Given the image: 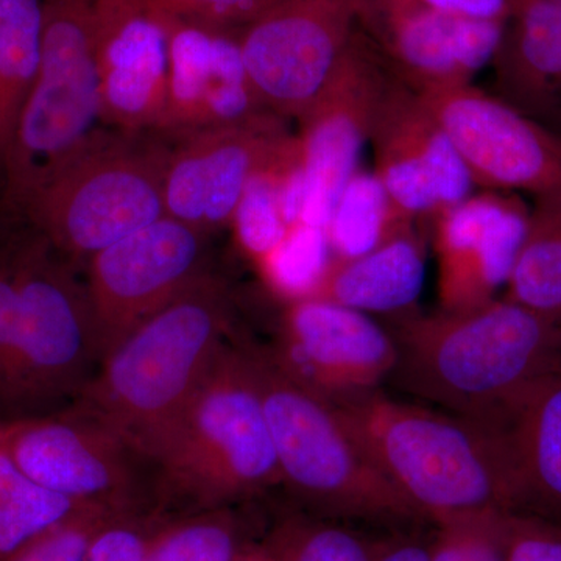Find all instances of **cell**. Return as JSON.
Here are the masks:
<instances>
[{
  "instance_id": "1",
  "label": "cell",
  "mask_w": 561,
  "mask_h": 561,
  "mask_svg": "<svg viewBox=\"0 0 561 561\" xmlns=\"http://www.w3.org/2000/svg\"><path fill=\"white\" fill-rule=\"evenodd\" d=\"M390 381L431 408L490 426L561 370V320L494 298L479 308L408 316Z\"/></svg>"
},
{
  "instance_id": "2",
  "label": "cell",
  "mask_w": 561,
  "mask_h": 561,
  "mask_svg": "<svg viewBox=\"0 0 561 561\" xmlns=\"http://www.w3.org/2000/svg\"><path fill=\"white\" fill-rule=\"evenodd\" d=\"M234 332L227 284L203 273L103 357L69 408L101 421L147 459Z\"/></svg>"
},
{
  "instance_id": "3",
  "label": "cell",
  "mask_w": 561,
  "mask_h": 561,
  "mask_svg": "<svg viewBox=\"0 0 561 561\" xmlns=\"http://www.w3.org/2000/svg\"><path fill=\"white\" fill-rule=\"evenodd\" d=\"M332 404L424 522L516 513L511 465L494 427L379 389Z\"/></svg>"
},
{
  "instance_id": "4",
  "label": "cell",
  "mask_w": 561,
  "mask_h": 561,
  "mask_svg": "<svg viewBox=\"0 0 561 561\" xmlns=\"http://www.w3.org/2000/svg\"><path fill=\"white\" fill-rule=\"evenodd\" d=\"M147 460L154 512L168 518L242 505L280 486L260 391L236 332Z\"/></svg>"
},
{
  "instance_id": "5",
  "label": "cell",
  "mask_w": 561,
  "mask_h": 561,
  "mask_svg": "<svg viewBox=\"0 0 561 561\" xmlns=\"http://www.w3.org/2000/svg\"><path fill=\"white\" fill-rule=\"evenodd\" d=\"M271 430L284 486L313 516L413 527L426 523L376 467L324 400L280 370L264 345L241 337Z\"/></svg>"
},
{
  "instance_id": "6",
  "label": "cell",
  "mask_w": 561,
  "mask_h": 561,
  "mask_svg": "<svg viewBox=\"0 0 561 561\" xmlns=\"http://www.w3.org/2000/svg\"><path fill=\"white\" fill-rule=\"evenodd\" d=\"M171 147L157 133L102 127L11 201L77 267L165 216Z\"/></svg>"
},
{
  "instance_id": "7",
  "label": "cell",
  "mask_w": 561,
  "mask_h": 561,
  "mask_svg": "<svg viewBox=\"0 0 561 561\" xmlns=\"http://www.w3.org/2000/svg\"><path fill=\"white\" fill-rule=\"evenodd\" d=\"M79 271L41 232L0 351V421L68 408L98 371V330Z\"/></svg>"
},
{
  "instance_id": "8",
  "label": "cell",
  "mask_w": 561,
  "mask_h": 561,
  "mask_svg": "<svg viewBox=\"0 0 561 561\" xmlns=\"http://www.w3.org/2000/svg\"><path fill=\"white\" fill-rule=\"evenodd\" d=\"M99 0H43L38 79L7 158L11 201L101 130L95 57Z\"/></svg>"
},
{
  "instance_id": "9",
  "label": "cell",
  "mask_w": 561,
  "mask_h": 561,
  "mask_svg": "<svg viewBox=\"0 0 561 561\" xmlns=\"http://www.w3.org/2000/svg\"><path fill=\"white\" fill-rule=\"evenodd\" d=\"M7 451L28 478L79 505L154 512L149 460L101 421L65 408L0 421Z\"/></svg>"
},
{
  "instance_id": "10",
  "label": "cell",
  "mask_w": 561,
  "mask_h": 561,
  "mask_svg": "<svg viewBox=\"0 0 561 561\" xmlns=\"http://www.w3.org/2000/svg\"><path fill=\"white\" fill-rule=\"evenodd\" d=\"M364 0H271L241 32L243 60L265 108L300 117L360 27Z\"/></svg>"
},
{
  "instance_id": "11",
  "label": "cell",
  "mask_w": 561,
  "mask_h": 561,
  "mask_svg": "<svg viewBox=\"0 0 561 561\" xmlns=\"http://www.w3.org/2000/svg\"><path fill=\"white\" fill-rule=\"evenodd\" d=\"M209 232L169 216L87 261L101 362L135 328L209 272Z\"/></svg>"
},
{
  "instance_id": "12",
  "label": "cell",
  "mask_w": 561,
  "mask_h": 561,
  "mask_svg": "<svg viewBox=\"0 0 561 561\" xmlns=\"http://www.w3.org/2000/svg\"><path fill=\"white\" fill-rule=\"evenodd\" d=\"M419 95L478 186L524 192L535 201L561 194V147L556 135L472 84Z\"/></svg>"
},
{
  "instance_id": "13",
  "label": "cell",
  "mask_w": 561,
  "mask_h": 561,
  "mask_svg": "<svg viewBox=\"0 0 561 561\" xmlns=\"http://www.w3.org/2000/svg\"><path fill=\"white\" fill-rule=\"evenodd\" d=\"M391 77L359 27L330 83L298 117L308 180L301 224L328 230L335 203L357 172Z\"/></svg>"
},
{
  "instance_id": "14",
  "label": "cell",
  "mask_w": 561,
  "mask_h": 561,
  "mask_svg": "<svg viewBox=\"0 0 561 561\" xmlns=\"http://www.w3.org/2000/svg\"><path fill=\"white\" fill-rule=\"evenodd\" d=\"M265 350L294 381L331 402L378 390L398 364L397 339L381 324L319 298L286 301Z\"/></svg>"
},
{
  "instance_id": "15",
  "label": "cell",
  "mask_w": 561,
  "mask_h": 561,
  "mask_svg": "<svg viewBox=\"0 0 561 561\" xmlns=\"http://www.w3.org/2000/svg\"><path fill=\"white\" fill-rule=\"evenodd\" d=\"M376 175L402 220L434 217L471 197L467 164L420 95L391 77L373 122Z\"/></svg>"
},
{
  "instance_id": "16",
  "label": "cell",
  "mask_w": 561,
  "mask_h": 561,
  "mask_svg": "<svg viewBox=\"0 0 561 561\" xmlns=\"http://www.w3.org/2000/svg\"><path fill=\"white\" fill-rule=\"evenodd\" d=\"M158 14V13H157ZM168 33L169 83L157 135L176 139L271 113L251 83L241 32L158 14Z\"/></svg>"
},
{
  "instance_id": "17",
  "label": "cell",
  "mask_w": 561,
  "mask_h": 561,
  "mask_svg": "<svg viewBox=\"0 0 561 561\" xmlns=\"http://www.w3.org/2000/svg\"><path fill=\"white\" fill-rule=\"evenodd\" d=\"M360 27L387 69L415 92L471 84L493 62L504 22L451 16L390 0H364Z\"/></svg>"
},
{
  "instance_id": "18",
  "label": "cell",
  "mask_w": 561,
  "mask_h": 561,
  "mask_svg": "<svg viewBox=\"0 0 561 561\" xmlns=\"http://www.w3.org/2000/svg\"><path fill=\"white\" fill-rule=\"evenodd\" d=\"M289 133L267 113L176 139L164 175V213L213 234L231 227L247 184Z\"/></svg>"
},
{
  "instance_id": "19",
  "label": "cell",
  "mask_w": 561,
  "mask_h": 561,
  "mask_svg": "<svg viewBox=\"0 0 561 561\" xmlns=\"http://www.w3.org/2000/svg\"><path fill=\"white\" fill-rule=\"evenodd\" d=\"M95 57L102 127L157 133L169 83L161 18L142 0H99Z\"/></svg>"
},
{
  "instance_id": "20",
  "label": "cell",
  "mask_w": 561,
  "mask_h": 561,
  "mask_svg": "<svg viewBox=\"0 0 561 561\" xmlns=\"http://www.w3.org/2000/svg\"><path fill=\"white\" fill-rule=\"evenodd\" d=\"M529 214L515 197L489 191L435 219L442 311H468L497 298L526 238Z\"/></svg>"
},
{
  "instance_id": "21",
  "label": "cell",
  "mask_w": 561,
  "mask_h": 561,
  "mask_svg": "<svg viewBox=\"0 0 561 561\" xmlns=\"http://www.w3.org/2000/svg\"><path fill=\"white\" fill-rule=\"evenodd\" d=\"M491 427L511 465L516 513L561 527V370L524 391Z\"/></svg>"
},
{
  "instance_id": "22",
  "label": "cell",
  "mask_w": 561,
  "mask_h": 561,
  "mask_svg": "<svg viewBox=\"0 0 561 561\" xmlns=\"http://www.w3.org/2000/svg\"><path fill=\"white\" fill-rule=\"evenodd\" d=\"M493 62L497 98L561 136V2L518 0Z\"/></svg>"
},
{
  "instance_id": "23",
  "label": "cell",
  "mask_w": 561,
  "mask_h": 561,
  "mask_svg": "<svg viewBox=\"0 0 561 561\" xmlns=\"http://www.w3.org/2000/svg\"><path fill=\"white\" fill-rule=\"evenodd\" d=\"M426 278L423 243L412 225L378 249L350 261L331 260L311 297L364 313L412 316Z\"/></svg>"
},
{
  "instance_id": "24",
  "label": "cell",
  "mask_w": 561,
  "mask_h": 561,
  "mask_svg": "<svg viewBox=\"0 0 561 561\" xmlns=\"http://www.w3.org/2000/svg\"><path fill=\"white\" fill-rule=\"evenodd\" d=\"M43 0H0V161L9 158L22 110L38 79Z\"/></svg>"
},
{
  "instance_id": "25",
  "label": "cell",
  "mask_w": 561,
  "mask_h": 561,
  "mask_svg": "<svg viewBox=\"0 0 561 561\" xmlns=\"http://www.w3.org/2000/svg\"><path fill=\"white\" fill-rule=\"evenodd\" d=\"M504 298L561 320V194L537 201Z\"/></svg>"
},
{
  "instance_id": "26",
  "label": "cell",
  "mask_w": 561,
  "mask_h": 561,
  "mask_svg": "<svg viewBox=\"0 0 561 561\" xmlns=\"http://www.w3.org/2000/svg\"><path fill=\"white\" fill-rule=\"evenodd\" d=\"M408 225L412 224L398 216L379 176L357 171L342 191L328 225L332 260L364 256Z\"/></svg>"
},
{
  "instance_id": "27",
  "label": "cell",
  "mask_w": 561,
  "mask_h": 561,
  "mask_svg": "<svg viewBox=\"0 0 561 561\" xmlns=\"http://www.w3.org/2000/svg\"><path fill=\"white\" fill-rule=\"evenodd\" d=\"M241 505L168 518L154 531L142 561H234L249 541Z\"/></svg>"
},
{
  "instance_id": "28",
  "label": "cell",
  "mask_w": 561,
  "mask_h": 561,
  "mask_svg": "<svg viewBox=\"0 0 561 561\" xmlns=\"http://www.w3.org/2000/svg\"><path fill=\"white\" fill-rule=\"evenodd\" d=\"M81 507L28 478L0 437V561Z\"/></svg>"
},
{
  "instance_id": "29",
  "label": "cell",
  "mask_w": 561,
  "mask_h": 561,
  "mask_svg": "<svg viewBox=\"0 0 561 561\" xmlns=\"http://www.w3.org/2000/svg\"><path fill=\"white\" fill-rule=\"evenodd\" d=\"M264 545L275 561H375V541L313 515L284 518Z\"/></svg>"
},
{
  "instance_id": "30",
  "label": "cell",
  "mask_w": 561,
  "mask_h": 561,
  "mask_svg": "<svg viewBox=\"0 0 561 561\" xmlns=\"http://www.w3.org/2000/svg\"><path fill=\"white\" fill-rule=\"evenodd\" d=\"M332 260L328 230L300 224L261 262L262 276L286 301L311 297Z\"/></svg>"
},
{
  "instance_id": "31",
  "label": "cell",
  "mask_w": 561,
  "mask_h": 561,
  "mask_svg": "<svg viewBox=\"0 0 561 561\" xmlns=\"http://www.w3.org/2000/svg\"><path fill=\"white\" fill-rule=\"evenodd\" d=\"M278 149L260 171L251 176L231 221L239 245L251 260L257 262V265L284 241L289 231L280 213L275 168H273Z\"/></svg>"
},
{
  "instance_id": "32",
  "label": "cell",
  "mask_w": 561,
  "mask_h": 561,
  "mask_svg": "<svg viewBox=\"0 0 561 561\" xmlns=\"http://www.w3.org/2000/svg\"><path fill=\"white\" fill-rule=\"evenodd\" d=\"M39 234L21 209L0 202V351L13 331L22 284Z\"/></svg>"
},
{
  "instance_id": "33",
  "label": "cell",
  "mask_w": 561,
  "mask_h": 561,
  "mask_svg": "<svg viewBox=\"0 0 561 561\" xmlns=\"http://www.w3.org/2000/svg\"><path fill=\"white\" fill-rule=\"evenodd\" d=\"M508 515L489 513L435 526L427 561H504Z\"/></svg>"
},
{
  "instance_id": "34",
  "label": "cell",
  "mask_w": 561,
  "mask_h": 561,
  "mask_svg": "<svg viewBox=\"0 0 561 561\" xmlns=\"http://www.w3.org/2000/svg\"><path fill=\"white\" fill-rule=\"evenodd\" d=\"M119 515L125 513L84 505L2 561H83L95 535Z\"/></svg>"
},
{
  "instance_id": "35",
  "label": "cell",
  "mask_w": 561,
  "mask_h": 561,
  "mask_svg": "<svg viewBox=\"0 0 561 561\" xmlns=\"http://www.w3.org/2000/svg\"><path fill=\"white\" fill-rule=\"evenodd\" d=\"M168 516L157 512L116 516L98 535L83 561H142L154 531Z\"/></svg>"
},
{
  "instance_id": "36",
  "label": "cell",
  "mask_w": 561,
  "mask_h": 561,
  "mask_svg": "<svg viewBox=\"0 0 561 561\" xmlns=\"http://www.w3.org/2000/svg\"><path fill=\"white\" fill-rule=\"evenodd\" d=\"M154 13L179 20L238 28L256 20L271 0H142Z\"/></svg>"
},
{
  "instance_id": "37",
  "label": "cell",
  "mask_w": 561,
  "mask_h": 561,
  "mask_svg": "<svg viewBox=\"0 0 561 561\" xmlns=\"http://www.w3.org/2000/svg\"><path fill=\"white\" fill-rule=\"evenodd\" d=\"M504 561H561V527L537 516L511 513Z\"/></svg>"
},
{
  "instance_id": "38",
  "label": "cell",
  "mask_w": 561,
  "mask_h": 561,
  "mask_svg": "<svg viewBox=\"0 0 561 561\" xmlns=\"http://www.w3.org/2000/svg\"><path fill=\"white\" fill-rule=\"evenodd\" d=\"M390 2L411 3V5L465 18V20L507 24L518 0H390Z\"/></svg>"
},
{
  "instance_id": "39",
  "label": "cell",
  "mask_w": 561,
  "mask_h": 561,
  "mask_svg": "<svg viewBox=\"0 0 561 561\" xmlns=\"http://www.w3.org/2000/svg\"><path fill=\"white\" fill-rule=\"evenodd\" d=\"M430 559V540L416 538L415 535H391L375 541V561H427Z\"/></svg>"
},
{
  "instance_id": "40",
  "label": "cell",
  "mask_w": 561,
  "mask_h": 561,
  "mask_svg": "<svg viewBox=\"0 0 561 561\" xmlns=\"http://www.w3.org/2000/svg\"><path fill=\"white\" fill-rule=\"evenodd\" d=\"M234 561H275V559L267 546L262 542V545H251Z\"/></svg>"
},
{
  "instance_id": "41",
  "label": "cell",
  "mask_w": 561,
  "mask_h": 561,
  "mask_svg": "<svg viewBox=\"0 0 561 561\" xmlns=\"http://www.w3.org/2000/svg\"><path fill=\"white\" fill-rule=\"evenodd\" d=\"M5 186H7L5 162L0 161V201H2L3 194H5Z\"/></svg>"
},
{
  "instance_id": "42",
  "label": "cell",
  "mask_w": 561,
  "mask_h": 561,
  "mask_svg": "<svg viewBox=\"0 0 561 561\" xmlns=\"http://www.w3.org/2000/svg\"><path fill=\"white\" fill-rule=\"evenodd\" d=\"M559 138L560 147H561V136H557Z\"/></svg>"
},
{
  "instance_id": "43",
  "label": "cell",
  "mask_w": 561,
  "mask_h": 561,
  "mask_svg": "<svg viewBox=\"0 0 561 561\" xmlns=\"http://www.w3.org/2000/svg\"><path fill=\"white\" fill-rule=\"evenodd\" d=\"M556 2H561V0H556Z\"/></svg>"
}]
</instances>
